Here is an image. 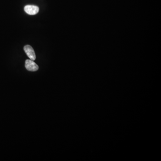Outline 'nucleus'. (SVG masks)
Here are the masks:
<instances>
[{"label":"nucleus","mask_w":161,"mask_h":161,"mask_svg":"<svg viewBox=\"0 0 161 161\" xmlns=\"http://www.w3.org/2000/svg\"><path fill=\"white\" fill-rule=\"evenodd\" d=\"M24 10L28 15H36L39 11V8L37 6L27 5L24 7Z\"/></svg>","instance_id":"obj_1"},{"label":"nucleus","mask_w":161,"mask_h":161,"mask_svg":"<svg viewBox=\"0 0 161 161\" xmlns=\"http://www.w3.org/2000/svg\"><path fill=\"white\" fill-rule=\"evenodd\" d=\"M25 67L27 70L30 71H36L38 70V66L33 60H27L25 62Z\"/></svg>","instance_id":"obj_2"},{"label":"nucleus","mask_w":161,"mask_h":161,"mask_svg":"<svg viewBox=\"0 0 161 161\" xmlns=\"http://www.w3.org/2000/svg\"><path fill=\"white\" fill-rule=\"evenodd\" d=\"M24 50L30 60H35L36 59V55L35 51L32 46L29 45H27L24 46Z\"/></svg>","instance_id":"obj_3"}]
</instances>
